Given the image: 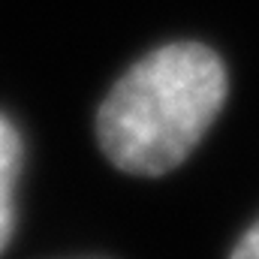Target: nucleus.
<instances>
[{
  "mask_svg": "<svg viewBox=\"0 0 259 259\" xmlns=\"http://www.w3.org/2000/svg\"><path fill=\"white\" fill-rule=\"evenodd\" d=\"M21 172V136L0 115V253L15 229V184Z\"/></svg>",
  "mask_w": 259,
  "mask_h": 259,
  "instance_id": "f03ea898",
  "label": "nucleus"
},
{
  "mask_svg": "<svg viewBox=\"0 0 259 259\" xmlns=\"http://www.w3.org/2000/svg\"><path fill=\"white\" fill-rule=\"evenodd\" d=\"M226 66L202 42L154 49L109 91L97 139L109 163L130 175H163L199 145L226 103Z\"/></svg>",
  "mask_w": 259,
  "mask_h": 259,
  "instance_id": "f257e3e1",
  "label": "nucleus"
},
{
  "mask_svg": "<svg viewBox=\"0 0 259 259\" xmlns=\"http://www.w3.org/2000/svg\"><path fill=\"white\" fill-rule=\"evenodd\" d=\"M232 259H259V223L244 232V238L232 250Z\"/></svg>",
  "mask_w": 259,
  "mask_h": 259,
  "instance_id": "7ed1b4c3",
  "label": "nucleus"
}]
</instances>
